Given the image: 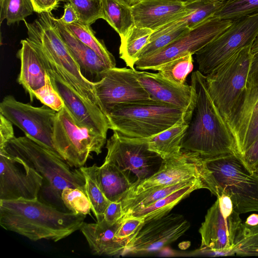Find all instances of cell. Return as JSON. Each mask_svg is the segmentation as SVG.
<instances>
[{"instance_id": "1", "label": "cell", "mask_w": 258, "mask_h": 258, "mask_svg": "<svg viewBox=\"0 0 258 258\" xmlns=\"http://www.w3.org/2000/svg\"><path fill=\"white\" fill-rule=\"evenodd\" d=\"M193 99L185 119L188 126L182 140L181 150L202 158L227 154L239 155L228 126L209 92L206 76L199 70L191 76Z\"/></svg>"}, {"instance_id": "2", "label": "cell", "mask_w": 258, "mask_h": 258, "mask_svg": "<svg viewBox=\"0 0 258 258\" xmlns=\"http://www.w3.org/2000/svg\"><path fill=\"white\" fill-rule=\"evenodd\" d=\"M86 215L61 211L36 200H0V225L35 241L55 242L80 230Z\"/></svg>"}, {"instance_id": "3", "label": "cell", "mask_w": 258, "mask_h": 258, "mask_svg": "<svg viewBox=\"0 0 258 258\" xmlns=\"http://www.w3.org/2000/svg\"><path fill=\"white\" fill-rule=\"evenodd\" d=\"M195 160L201 178L213 195L228 197L240 215L258 212V175L246 166L239 155L197 156Z\"/></svg>"}, {"instance_id": "4", "label": "cell", "mask_w": 258, "mask_h": 258, "mask_svg": "<svg viewBox=\"0 0 258 258\" xmlns=\"http://www.w3.org/2000/svg\"><path fill=\"white\" fill-rule=\"evenodd\" d=\"M26 38L50 62L58 75L86 103L99 107L95 83L87 79L59 34L51 12L38 14L32 22L24 21Z\"/></svg>"}, {"instance_id": "5", "label": "cell", "mask_w": 258, "mask_h": 258, "mask_svg": "<svg viewBox=\"0 0 258 258\" xmlns=\"http://www.w3.org/2000/svg\"><path fill=\"white\" fill-rule=\"evenodd\" d=\"M187 112L151 100L117 104L106 115L113 131L130 138L147 139L182 122Z\"/></svg>"}, {"instance_id": "6", "label": "cell", "mask_w": 258, "mask_h": 258, "mask_svg": "<svg viewBox=\"0 0 258 258\" xmlns=\"http://www.w3.org/2000/svg\"><path fill=\"white\" fill-rule=\"evenodd\" d=\"M1 149L34 169L61 200V192L67 187L78 188L85 192V178L80 168L72 170L59 155L27 136L15 137Z\"/></svg>"}, {"instance_id": "7", "label": "cell", "mask_w": 258, "mask_h": 258, "mask_svg": "<svg viewBox=\"0 0 258 258\" xmlns=\"http://www.w3.org/2000/svg\"><path fill=\"white\" fill-rule=\"evenodd\" d=\"M244 47L205 75L210 96L226 123L245 88L253 54Z\"/></svg>"}, {"instance_id": "8", "label": "cell", "mask_w": 258, "mask_h": 258, "mask_svg": "<svg viewBox=\"0 0 258 258\" xmlns=\"http://www.w3.org/2000/svg\"><path fill=\"white\" fill-rule=\"evenodd\" d=\"M104 162L117 167L132 187L149 178L161 167L164 160L149 149L147 139L126 137L117 131L107 140Z\"/></svg>"}, {"instance_id": "9", "label": "cell", "mask_w": 258, "mask_h": 258, "mask_svg": "<svg viewBox=\"0 0 258 258\" xmlns=\"http://www.w3.org/2000/svg\"><path fill=\"white\" fill-rule=\"evenodd\" d=\"M52 140L59 156L70 167L79 168L92 153H101L106 137L79 126L64 106L56 113Z\"/></svg>"}, {"instance_id": "10", "label": "cell", "mask_w": 258, "mask_h": 258, "mask_svg": "<svg viewBox=\"0 0 258 258\" xmlns=\"http://www.w3.org/2000/svg\"><path fill=\"white\" fill-rule=\"evenodd\" d=\"M258 35V13L233 21L221 34L196 53L199 71L206 75L240 50L252 45Z\"/></svg>"}, {"instance_id": "11", "label": "cell", "mask_w": 258, "mask_h": 258, "mask_svg": "<svg viewBox=\"0 0 258 258\" xmlns=\"http://www.w3.org/2000/svg\"><path fill=\"white\" fill-rule=\"evenodd\" d=\"M252 54L245 88L226 122L240 156L258 140V52Z\"/></svg>"}, {"instance_id": "12", "label": "cell", "mask_w": 258, "mask_h": 258, "mask_svg": "<svg viewBox=\"0 0 258 258\" xmlns=\"http://www.w3.org/2000/svg\"><path fill=\"white\" fill-rule=\"evenodd\" d=\"M56 113L44 104L34 107L17 100L12 95L5 96L0 103V114L21 130L26 136L59 155L52 140Z\"/></svg>"}, {"instance_id": "13", "label": "cell", "mask_w": 258, "mask_h": 258, "mask_svg": "<svg viewBox=\"0 0 258 258\" xmlns=\"http://www.w3.org/2000/svg\"><path fill=\"white\" fill-rule=\"evenodd\" d=\"M217 198L199 229L200 249L232 252L243 222L228 197L222 195Z\"/></svg>"}, {"instance_id": "14", "label": "cell", "mask_w": 258, "mask_h": 258, "mask_svg": "<svg viewBox=\"0 0 258 258\" xmlns=\"http://www.w3.org/2000/svg\"><path fill=\"white\" fill-rule=\"evenodd\" d=\"M233 21L212 16L156 53L138 60L136 69L155 71L159 66L186 54H196L216 38L232 23Z\"/></svg>"}, {"instance_id": "15", "label": "cell", "mask_w": 258, "mask_h": 258, "mask_svg": "<svg viewBox=\"0 0 258 258\" xmlns=\"http://www.w3.org/2000/svg\"><path fill=\"white\" fill-rule=\"evenodd\" d=\"M135 70L108 68L102 73L101 80L95 82L96 95L105 115L118 104L152 100L138 80Z\"/></svg>"}, {"instance_id": "16", "label": "cell", "mask_w": 258, "mask_h": 258, "mask_svg": "<svg viewBox=\"0 0 258 258\" xmlns=\"http://www.w3.org/2000/svg\"><path fill=\"white\" fill-rule=\"evenodd\" d=\"M190 226L183 215L175 213L145 221L127 242L125 251L138 254L158 250L177 240Z\"/></svg>"}, {"instance_id": "17", "label": "cell", "mask_w": 258, "mask_h": 258, "mask_svg": "<svg viewBox=\"0 0 258 258\" xmlns=\"http://www.w3.org/2000/svg\"><path fill=\"white\" fill-rule=\"evenodd\" d=\"M0 200L38 199L43 178L21 159L0 149Z\"/></svg>"}, {"instance_id": "18", "label": "cell", "mask_w": 258, "mask_h": 258, "mask_svg": "<svg viewBox=\"0 0 258 258\" xmlns=\"http://www.w3.org/2000/svg\"><path fill=\"white\" fill-rule=\"evenodd\" d=\"M37 50L52 87L63 100L75 123L80 127L87 128L107 137L109 125L106 115L99 107L90 105L82 99L58 75L49 60Z\"/></svg>"}, {"instance_id": "19", "label": "cell", "mask_w": 258, "mask_h": 258, "mask_svg": "<svg viewBox=\"0 0 258 258\" xmlns=\"http://www.w3.org/2000/svg\"><path fill=\"white\" fill-rule=\"evenodd\" d=\"M182 154L165 159L152 176L132 187L123 198L140 193L201 178L195 158L197 154L181 150Z\"/></svg>"}, {"instance_id": "20", "label": "cell", "mask_w": 258, "mask_h": 258, "mask_svg": "<svg viewBox=\"0 0 258 258\" xmlns=\"http://www.w3.org/2000/svg\"><path fill=\"white\" fill-rule=\"evenodd\" d=\"M131 10L135 26L155 31L184 16L189 10L176 0H142Z\"/></svg>"}, {"instance_id": "21", "label": "cell", "mask_w": 258, "mask_h": 258, "mask_svg": "<svg viewBox=\"0 0 258 258\" xmlns=\"http://www.w3.org/2000/svg\"><path fill=\"white\" fill-rule=\"evenodd\" d=\"M135 72L139 83L152 100L173 105L187 112L190 111L193 99L191 85L175 84L164 78L159 73L136 70Z\"/></svg>"}, {"instance_id": "22", "label": "cell", "mask_w": 258, "mask_h": 258, "mask_svg": "<svg viewBox=\"0 0 258 258\" xmlns=\"http://www.w3.org/2000/svg\"><path fill=\"white\" fill-rule=\"evenodd\" d=\"M59 34L80 67L82 75L95 83L101 79L102 73L109 68L90 47L77 38L59 20L53 17Z\"/></svg>"}, {"instance_id": "23", "label": "cell", "mask_w": 258, "mask_h": 258, "mask_svg": "<svg viewBox=\"0 0 258 258\" xmlns=\"http://www.w3.org/2000/svg\"><path fill=\"white\" fill-rule=\"evenodd\" d=\"M122 221L123 217L112 225L104 220L95 223L84 222L80 230L94 254L115 256L125 252L127 242L115 238Z\"/></svg>"}, {"instance_id": "24", "label": "cell", "mask_w": 258, "mask_h": 258, "mask_svg": "<svg viewBox=\"0 0 258 258\" xmlns=\"http://www.w3.org/2000/svg\"><path fill=\"white\" fill-rule=\"evenodd\" d=\"M21 48L17 56L21 61L18 82L29 94L30 101L34 99V92L46 84L47 73L36 48L26 38L21 41Z\"/></svg>"}, {"instance_id": "25", "label": "cell", "mask_w": 258, "mask_h": 258, "mask_svg": "<svg viewBox=\"0 0 258 258\" xmlns=\"http://www.w3.org/2000/svg\"><path fill=\"white\" fill-rule=\"evenodd\" d=\"M188 126L184 120L173 126L147 138L149 149L159 154L164 160L176 158L182 154L181 144Z\"/></svg>"}, {"instance_id": "26", "label": "cell", "mask_w": 258, "mask_h": 258, "mask_svg": "<svg viewBox=\"0 0 258 258\" xmlns=\"http://www.w3.org/2000/svg\"><path fill=\"white\" fill-rule=\"evenodd\" d=\"M96 173L100 186L110 202L120 201L133 186L123 173L109 163L97 166Z\"/></svg>"}, {"instance_id": "27", "label": "cell", "mask_w": 258, "mask_h": 258, "mask_svg": "<svg viewBox=\"0 0 258 258\" xmlns=\"http://www.w3.org/2000/svg\"><path fill=\"white\" fill-rule=\"evenodd\" d=\"M201 188L207 189V187L202 180L199 179L145 208L133 212L125 216H132L142 218L145 221L160 218L168 214L173 207L191 192Z\"/></svg>"}, {"instance_id": "28", "label": "cell", "mask_w": 258, "mask_h": 258, "mask_svg": "<svg viewBox=\"0 0 258 258\" xmlns=\"http://www.w3.org/2000/svg\"><path fill=\"white\" fill-rule=\"evenodd\" d=\"M153 32L150 29L134 25L125 34L120 36L119 57L127 67L135 69L139 54L149 43Z\"/></svg>"}, {"instance_id": "29", "label": "cell", "mask_w": 258, "mask_h": 258, "mask_svg": "<svg viewBox=\"0 0 258 258\" xmlns=\"http://www.w3.org/2000/svg\"><path fill=\"white\" fill-rule=\"evenodd\" d=\"M80 169L85 178V194L90 202L91 210L97 222H100L103 220L104 211L110 202L106 198L100 186L97 177V166H83Z\"/></svg>"}, {"instance_id": "30", "label": "cell", "mask_w": 258, "mask_h": 258, "mask_svg": "<svg viewBox=\"0 0 258 258\" xmlns=\"http://www.w3.org/2000/svg\"><path fill=\"white\" fill-rule=\"evenodd\" d=\"M102 19L105 20L119 35L125 34L134 25L131 8L116 0H101Z\"/></svg>"}, {"instance_id": "31", "label": "cell", "mask_w": 258, "mask_h": 258, "mask_svg": "<svg viewBox=\"0 0 258 258\" xmlns=\"http://www.w3.org/2000/svg\"><path fill=\"white\" fill-rule=\"evenodd\" d=\"M64 25L77 38L92 49L109 68L116 67L114 56L108 50L103 41L95 36L90 25L79 21Z\"/></svg>"}, {"instance_id": "32", "label": "cell", "mask_w": 258, "mask_h": 258, "mask_svg": "<svg viewBox=\"0 0 258 258\" xmlns=\"http://www.w3.org/2000/svg\"><path fill=\"white\" fill-rule=\"evenodd\" d=\"M224 2L220 0H194L185 4L189 10L186 15L172 22L191 29L213 16Z\"/></svg>"}, {"instance_id": "33", "label": "cell", "mask_w": 258, "mask_h": 258, "mask_svg": "<svg viewBox=\"0 0 258 258\" xmlns=\"http://www.w3.org/2000/svg\"><path fill=\"white\" fill-rule=\"evenodd\" d=\"M192 54L189 53L166 62L155 71L167 80L179 86L186 84L187 75L193 70Z\"/></svg>"}, {"instance_id": "34", "label": "cell", "mask_w": 258, "mask_h": 258, "mask_svg": "<svg viewBox=\"0 0 258 258\" xmlns=\"http://www.w3.org/2000/svg\"><path fill=\"white\" fill-rule=\"evenodd\" d=\"M0 23L7 20L8 25L25 20L34 9L31 0H0Z\"/></svg>"}, {"instance_id": "35", "label": "cell", "mask_w": 258, "mask_h": 258, "mask_svg": "<svg viewBox=\"0 0 258 258\" xmlns=\"http://www.w3.org/2000/svg\"><path fill=\"white\" fill-rule=\"evenodd\" d=\"M232 251L238 256H258V224L251 226L242 223Z\"/></svg>"}, {"instance_id": "36", "label": "cell", "mask_w": 258, "mask_h": 258, "mask_svg": "<svg viewBox=\"0 0 258 258\" xmlns=\"http://www.w3.org/2000/svg\"><path fill=\"white\" fill-rule=\"evenodd\" d=\"M258 13V0H227L213 16L234 21Z\"/></svg>"}, {"instance_id": "37", "label": "cell", "mask_w": 258, "mask_h": 258, "mask_svg": "<svg viewBox=\"0 0 258 258\" xmlns=\"http://www.w3.org/2000/svg\"><path fill=\"white\" fill-rule=\"evenodd\" d=\"M61 199L70 212L84 215L90 213V202L85 192L80 189L67 187L61 192Z\"/></svg>"}, {"instance_id": "38", "label": "cell", "mask_w": 258, "mask_h": 258, "mask_svg": "<svg viewBox=\"0 0 258 258\" xmlns=\"http://www.w3.org/2000/svg\"><path fill=\"white\" fill-rule=\"evenodd\" d=\"M76 10L79 22L91 25L99 19H102L101 0H67Z\"/></svg>"}, {"instance_id": "39", "label": "cell", "mask_w": 258, "mask_h": 258, "mask_svg": "<svg viewBox=\"0 0 258 258\" xmlns=\"http://www.w3.org/2000/svg\"><path fill=\"white\" fill-rule=\"evenodd\" d=\"M34 96L42 103L56 112L60 110L64 106L63 100L52 87L47 75L45 85L35 91Z\"/></svg>"}, {"instance_id": "40", "label": "cell", "mask_w": 258, "mask_h": 258, "mask_svg": "<svg viewBox=\"0 0 258 258\" xmlns=\"http://www.w3.org/2000/svg\"><path fill=\"white\" fill-rule=\"evenodd\" d=\"M144 222L142 218L132 216H123L122 223L116 232L115 238L128 242Z\"/></svg>"}, {"instance_id": "41", "label": "cell", "mask_w": 258, "mask_h": 258, "mask_svg": "<svg viewBox=\"0 0 258 258\" xmlns=\"http://www.w3.org/2000/svg\"><path fill=\"white\" fill-rule=\"evenodd\" d=\"M123 217L122 207L120 201L111 202L104 211L103 220L108 224L112 225Z\"/></svg>"}, {"instance_id": "42", "label": "cell", "mask_w": 258, "mask_h": 258, "mask_svg": "<svg viewBox=\"0 0 258 258\" xmlns=\"http://www.w3.org/2000/svg\"><path fill=\"white\" fill-rule=\"evenodd\" d=\"M240 157L249 170L255 172L258 166V140L254 142Z\"/></svg>"}, {"instance_id": "43", "label": "cell", "mask_w": 258, "mask_h": 258, "mask_svg": "<svg viewBox=\"0 0 258 258\" xmlns=\"http://www.w3.org/2000/svg\"><path fill=\"white\" fill-rule=\"evenodd\" d=\"M14 137L13 123L0 114V149Z\"/></svg>"}, {"instance_id": "44", "label": "cell", "mask_w": 258, "mask_h": 258, "mask_svg": "<svg viewBox=\"0 0 258 258\" xmlns=\"http://www.w3.org/2000/svg\"><path fill=\"white\" fill-rule=\"evenodd\" d=\"M34 12L40 14L43 12H51L56 9L61 0H31Z\"/></svg>"}, {"instance_id": "45", "label": "cell", "mask_w": 258, "mask_h": 258, "mask_svg": "<svg viewBox=\"0 0 258 258\" xmlns=\"http://www.w3.org/2000/svg\"><path fill=\"white\" fill-rule=\"evenodd\" d=\"M59 20L64 24L68 25L79 21V18L73 6L69 3L64 6V13Z\"/></svg>"}, {"instance_id": "46", "label": "cell", "mask_w": 258, "mask_h": 258, "mask_svg": "<svg viewBox=\"0 0 258 258\" xmlns=\"http://www.w3.org/2000/svg\"><path fill=\"white\" fill-rule=\"evenodd\" d=\"M244 223L251 226L258 224V214H252L250 215L246 219Z\"/></svg>"}, {"instance_id": "47", "label": "cell", "mask_w": 258, "mask_h": 258, "mask_svg": "<svg viewBox=\"0 0 258 258\" xmlns=\"http://www.w3.org/2000/svg\"><path fill=\"white\" fill-rule=\"evenodd\" d=\"M119 3L130 8H132L142 0H116Z\"/></svg>"}, {"instance_id": "48", "label": "cell", "mask_w": 258, "mask_h": 258, "mask_svg": "<svg viewBox=\"0 0 258 258\" xmlns=\"http://www.w3.org/2000/svg\"><path fill=\"white\" fill-rule=\"evenodd\" d=\"M251 52L252 54L258 52V35L251 45Z\"/></svg>"}, {"instance_id": "49", "label": "cell", "mask_w": 258, "mask_h": 258, "mask_svg": "<svg viewBox=\"0 0 258 258\" xmlns=\"http://www.w3.org/2000/svg\"><path fill=\"white\" fill-rule=\"evenodd\" d=\"M176 1L185 4L190 3L194 0H176Z\"/></svg>"}, {"instance_id": "50", "label": "cell", "mask_w": 258, "mask_h": 258, "mask_svg": "<svg viewBox=\"0 0 258 258\" xmlns=\"http://www.w3.org/2000/svg\"><path fill=\"white\" fill-rule=\"evenodd\" d=\"M255 172L256 173V174L258 175V166L257 167V168H256L255 170Z\"/></svg>"}, {"instance_id": "51", "label": "cell", "mask_w": 258, "mask_h": 258, "mask_svg": "<svg viewBox=\"0 0 258 258\" xmlns=\"http://www.w3.org/2000/svg\"><path fill=\"white\" fill-rule=\"evenodd\" d=\"M220 1H226L227 0H220Z\"/></svg>"}]
</instances>
